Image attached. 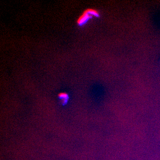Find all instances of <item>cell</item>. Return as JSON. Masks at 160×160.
I'll list each match as a JSON object with an SVG mask.
<instances>
[{"label": "cell", "mask_w": 160, "mask_h": 160, "mask_svg": "<svg viewBox=\"0 0 160 160\" xmlns=\"http://www.w3.org/2000/svg\"><path fill=\"white\" fill-rule=\"evenodd\" d=\"M91 15H92L89 12L88 10H86L78 19V23L79 25H81L85 23L86 21L91 18Z\"/></svg>", "instance_id": "cell-1"}, {"label": "cell", "mask_w": 160, "mask_h": 160, "mask_svg": "<svg viewBox=\"0 0 160 160\" xmlns=\"http://www.w3.org/2000/svg\"><path fill=\"white\" fill-rule=\"evenodd\" d=\"M59 98L61 99L62 103L64 104L67 103L69 99V96L66 93L63 92L59 94L58 95Z\"/></svg>", "instance_id": "cell-2"}]
</instances>
